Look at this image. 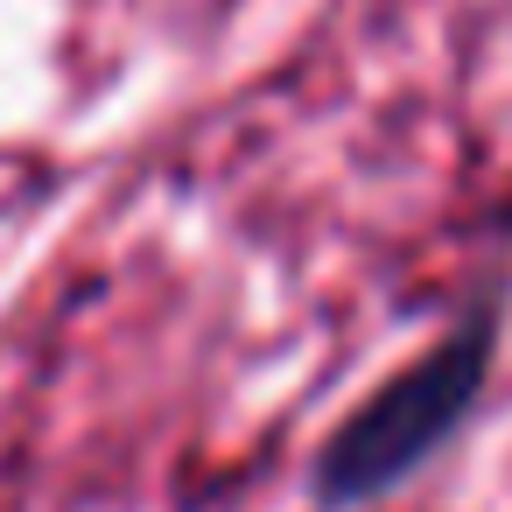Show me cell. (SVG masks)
<instances>
[{"instance_id": "6da1fadb", "label": "cell", "mask_w": 512, "mask_h": 512, "mask_svg": "<svg viewBox=\"0 0 512 512\" xmlns=\"http://www.w3.org/2000/svg\"><path fill=\"white\" fill-rule=\"evenodd\" d=\"M470 372H477V344H470V351H449V358H435V365H421V372L400 379L386 400H372V407L344 428V442H337V456H330V491H372V484L400 477V470L456 421V407H463V393H470Z\"/></svg>"}]
</instances>
